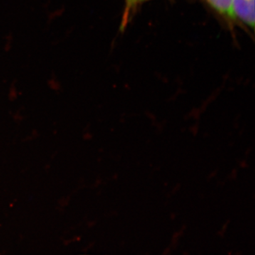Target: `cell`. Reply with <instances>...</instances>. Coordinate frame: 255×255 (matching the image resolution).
I'll return each mask as SVG.
<instances>
[{"instance_id": "3957f363", "label": "cell", "mask_w": 255, "mask_h": 255, "mask_svg": "<svg viewBox=\"0 0 255 255\" xmlns=\"http://www.w3.org/2000/svg\"><path fill=\"white\" fill-rule=\"evenodd\" d=\"M142 0H126V10L124 13V23L127 22V18L130 14V11L133 9L139 2H141ZM123 23V24H124Z\"/></svg>"}, {"instance_id": "277c9868", "label": "cell", "mask_w": 255, "mask_h": 255, "mask_svg": "<svg viewBox=\"0 0 255 255\" xmlns=\"http://www.w3.org/2000/svg\"><path fill=\"white\" fill-rule=\"evenodd\" d=\"M142 1H144V0H142Z\"/></svg>"}, {"instance_id": "7a4b0ae2", "label": "cell", "mask_w": 255, "mask_h": 255, "mask_svg": "<svg viewBox=\"0 0 255 255\" xmlns=\"http://www.w3.org/2000/svg\"><path fill=\"white\" fill-rule=\"evenodd\" d=\"M210 6L223 16L235 18L232 11V0H206Z\"/></svg>"}, {"instance_id": "6da1fadb", "label": "cell", "mask_w": 255, "mask_h": 255, "mask_svg": "<svg viewBox=\"0 0 255 255\" xmlns=\"http://www.w3.org/2000/svg\"><path fill=\"white\" fill-rule=\"evenodd\" d=\"M232 11L234 18L254 28L255 0H232Z\"/></svg>"}]
</instances>
